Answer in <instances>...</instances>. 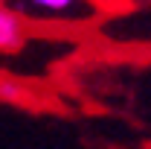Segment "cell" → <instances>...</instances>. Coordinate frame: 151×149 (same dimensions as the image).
Masks as SVG:
<instances>
[{"label":"cell","mask_w":151,"mask_h":149,"mask_svg":"<svg viewBox=\"0 0 151 149\" xmlns=\"http://www.w3.org/2000/svg\"><path fill=\"white\" fill-rule=\"evenodd\" d=\"M23 96V88L15 85V82H0V99H20Z\"/></svg>","instance_id":"3957f363"},{"label":"cell","mask_w":151,"mask_h":149,"mask_svg":"<svg viewBox=\"0 0 151 149\" xmlns=\"http://www.w3.org/2000/svg\"><path fill=\"white\" fill-rule=\"evenodd\" d=\"M23 41V23L18 15L0 6V50H15Z\"/></svg>","instance_id":"6da1fadb"},{"label":"cell","mask_w":151,"mask_h":149,"mask_svg":"<svg viewBox=\"0 0 151 149\" xmlns=\"http://www.w3.org/2000/svg\"><path fill=\"white\" fill-rule=\"evenodd\" d=\"M29 3H35L38 9H47V12H67L76 0H29Z\"/></svg>","instance_id":"7a4b0ae2"}]
</instances>
